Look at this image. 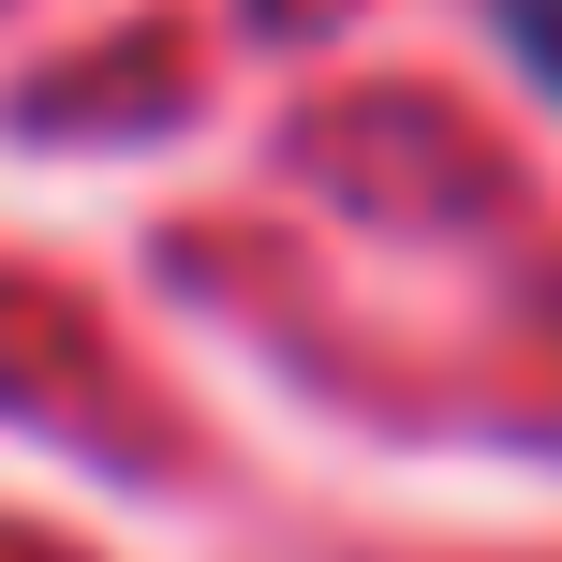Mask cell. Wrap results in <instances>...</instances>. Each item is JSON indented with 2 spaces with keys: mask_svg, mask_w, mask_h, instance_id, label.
Wrapping results in <instances>:
<instances>
[{
  "mask_svg": "<svg viewBox=\"0 0 562 562\" xmlns=\"http://www.w3.org/2000/svg\"><path fill=\"white\" fill-rule=\"evenodd\" d=\"M504 45L533 59V89L562 104V0H504Z\"/></svg>",
  "mask_w": 562,
  "mask_h": 562,
  "instance_id": "obj_1",
  "label": "cell"
}]
</instances>
